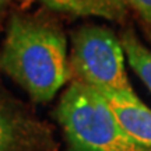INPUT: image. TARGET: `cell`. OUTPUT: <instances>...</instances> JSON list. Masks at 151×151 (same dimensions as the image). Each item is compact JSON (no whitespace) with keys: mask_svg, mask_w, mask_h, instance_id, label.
Returning <instances> with one entry per match:
<instances>
[{"mask_svg":"<svg viewBox=\"0 0 151 151\" xmlns=\"http://www.w3.org/2000/svg\"><path fill=\"white\" fill-rule=\"evenodd\" d=\"M112 108L119 123L134 140L151 147V108L137 98L102 94Z\"/></svg>","mask_w":151,"mask_h":151,"instance_id":"5","label":"cell"},{"mask_svg":"<svg viewBox=\"0 0 151 151\" xmlns=\"http://www.w3.org/2000/svg\"><path fill=\"white\" fill-rule=\"evenodd\" d=\"M46 124L0 90V151H55Z\"/></svg>","mask_w":151,"mask_h":151,"instance_id":"4","label":"cell"},{"mask_svg":"<svg viewBox=\"0 0 151 151\" xmlns=\"http://www.w3.org/2000/svg\"><path fill=\"white\" fill-rule=\"evenodd\" d=\"M14 0H0V14H3V11H6V9L13 3Z\"/></svg>","mask_w":151,"mask_h":151,"instance_id":"9","label":"cell"},{"mask_svg":"<svg viewBox=\"0 0 151 151\" xmlns=\"http://www.w3.org/2000/svg\"><path fill=\"white\" fill-rule=\"evenodd\" d=\"M55 116L67 151H151L122 127L101 92L80 81L63 91Z\"/></svg>","mask_w":151,"mask_h":151,"instance_id":"2","label":"cell"},{"mask_svg":"<svg viewBox=\"0 0 151 151\" xmlns=\"http://www.w3.org/2000/svg\"><path fill=\"white\" fill-rule=\"evenodd\" d=\"M120 41L127 63L151 91V49L144 46L132 29H124L120 35Z\"/></svg>","mask_w":151,"mask_h":151,"instance_id":"7","label":"cell"},{"mask_svg":"<svg viewBox=\"0 0 151 151\" xmlns=\"http://www.w3.org/2000/svg\"><path fill=\"white\" fill-rule=\"evenodd\" d=\"M130 7L140 16L151 34V0H127Z\"/></svg>","mask_w":151,"mask_h":151,"instance_id":"8","label":"cell"},{"mask_svg":"<svg viewBox=\"0 0 151 151\" xmlns=\"http://www.w3.org/2000/svg\"><path fill=\"white\" fill-rule=\"evenodd\" d=\"M49 10L74 17H98L109 21H123L130 4L127 0H38Z\"/></svg>","mask_w":151,"mask_h":151,"instance_id":"6","label":"cell"},{"mask_svg":"<svg viewBox=\"0 0 151 151\" xmlns=\"http://www.w3.org/2000/svg\"><path fill=\"white\" fill-rule=\"evenodd\" d=\"M150 37H151V34H150Z\"/></svg>","mask_w":151,"mask_h":151,"instance_id":"10","label":"cell"},{"mask_svg":"<svg viewBox=\"0 0 151 151\" xmlns=\"http://www.w3.org/2000/svg\"><path fill=\"white\" fill-rule=\"evenodd\" d=\"M0 71L34 102L52 101L71 80L63 29L41 14H13L0 48Z\"/></svg>","mask_w":151,"mask_h":151,"instance_id":"1","label":"cell"},{"mask_svg":"<svg viewBox=\"0 0 151 151\" xmlns=\"http://www.w3.org/2000/svg\"><path fill=\"white\" fill-rule=\"evenodd\" d=\"M120 37L102 25H83L71 34L69 55L71 81H80L101 94L137 98L132 88Z\"/></svg>","mask_w":151,"mask_h":151,"instance_id":"3","label":"cell"}]
</instances>
